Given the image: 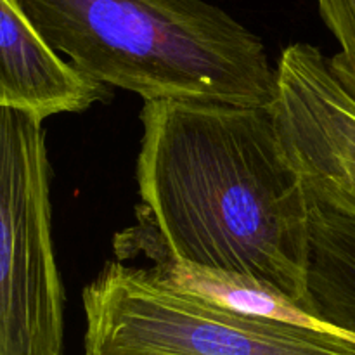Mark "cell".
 I'll use <instances>...</instances> for the list:
<instances>
[{"mask_svg":"<svg viewBox=\"0 0 355 355\" xmlns=\"http://www.w3.org/2000/svg\"><path fill=\"white\" fill-rule=\"evenodd\" d=\"M137 225L116 255L245 274L307 305V191L270 106L151 101L141 111Z\"/></svg>","mask_w":355,"mask_h":355,"instance_id":"6da1fadb","label":"cell"},{"mask_svg":"<svg viewBox=\"0 0 355 355\" xmlns=\"http://www.w3.org/2000/svg\"><path fill=\"white\" fill-rule=\"evenodd\" d=\"M45 44L101 85L151 101L270 106L262 38L205 0H14Z\"/></svg>","mask_w":355,"mask_h":355,"instance_id":"7a4b0ae2","label":"cell"},{"mask_svg":"<svg viewBox=\"0 0 355 355\" xmlns=\"http://www.w3.org/2000/svg\"><path fill=\"white\" fill-rule=\"evenodd\" d=\"M85 355H355L338 336L236 314L106 263L83 290Z\"/></svg>","mask_w":355,"mask_h":355,"instance_id":"3957f363","label":"cell"},{"mask_svg":"<svg viewBox=\"0 0 355 355\" xmlns=\"http://www.w3.org/2000/svg\"><path fill=\"white\" fill-rule=\"evenodd\" d=\"M44 120L0 110V355H62Z\"/></svg>","mask_w":355,"mask_h":355,"instance_id":"277c9868","label":"cell"},{"mask_svg":"<svg viewBox=\"0 0 355 355\" xmlns=\"http://www.w3.org/2000/svg\"><path fill=\"white\" fill-rule=\"evenodd\" d=\"M281 144L307 196L355 220V101L318 47L291 44L270 104Z\"/></svg>","mask_w":355,"mask_h":355,"instance_id":"5b68a950","label":"cell"},{"mask_svg":"<svg viewBox=\"0 0 355 355\" xmlns=\"http://www.w3.org/2000/svg\"><path fill=\"white\" fill-rule=\"evenodd\" d=\"M106 94L52 51L14 0H0V110L45 118L82 113Z\"/></svg>","mask_w":355,"mask_h":355,"instance_id":"8992f818","label":"cell"},{"mask_svg":"<svg viewBox=\"0 0 355 355\" xmlns=\"http://www.w3.org/2000/svg\"><path fill=\"white\" fill-rule=\"evenodd\" d=\"M149 260H153V266L148 269L156 279L191 297L236 314L338 336L350 343L342 331L318 318L307 305L255 277L189 266L165 257H151Z\"/></svg>","mask_w":355,"mask_h":355,"instance_id":"52a82bcc","label":"cell"},{"mask_svg":"<svg viewBox=\"0 0 355 355\" xmlns=\"http://www.w3.org/2000/svg\"><path fill=\"white\" fill-rule=\"evenodd\" d=\"M309 309L355 347V220L309 198Z\"/></svg>","mask_w":355,"mask_h":355,"instance_id":"ba28073f","label":"cell"},{"mask_svg":"<svg viewBox=\"0 0 355 355\" xmlns=\"http://www.w3.org/2000/svg\"><path fill=\"white\" fill-rule=\"evenodd\" d=\"M319 14L340 44L329 58V68L340 85L355 101V0H315Z\"/></svg>","mask_w":355,"mask_h":355,"instance_id":"9c48e42d","label":"cell"}]
</instances>
